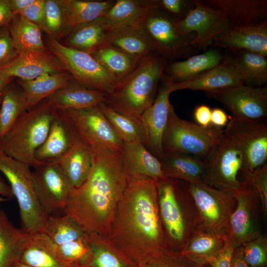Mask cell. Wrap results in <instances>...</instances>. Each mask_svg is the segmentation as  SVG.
I'll return each instance as SVG.
<instances>
[{"mask_svg": "<svg viewBox=\"0 0 267 267\" xmlns=\"http://www.w3.org/2000/svg\"><path fill=\"white\" fill-rule=\"evenodd\" d=\"M9 200L8 198L0 196V202H5Z\"/></svg>", "mask_w": 267, "mask_h": 267, "instance_id": "obj_61", "label": "cell"}, {"mask_svg": "<svg viewBox=\"0 0 267 267\" xmlns=\"http://www.w3.org/2000/svg\"><path fill=\"white\" fill-rule=\"evenodd\" d=\"M224 131L236 140L243 150L244 165L242 175L252 174L267 164V124L265 120L232 117Z\"/></svg>", "mask_w": 267, "mask_h": 267, "instance_id": "obj_15", "label": "cell"}, {"mask_svg": "<svg viewBox=\"0 0 267 267\" xmlns=\"http://www.w3.org/2000/svg\"><path fill=\"white\" fill-rule=\"evenodd\" d=\"M223 58L219 51L211 48L185 60L172 62L167 65L165 71L174 83L188 81L220 64Z\"/></svg>", "mask_w": 267, "mask_h": 267, "instance_id": "obj_31", "label": "cell"}, {"mask_svg": "<svg viewBox=\"0 0 267 267\" xmlns=\"http://www.w3.org/2000/svg\"><path fill=\"white\" fill-rule=\"evenodd\" d=\"M28 110V102L21 87L12 82L8 84L1 93L0 137Z\"/></svg>", "mask_w": 267, "mask_h": 267, "instance_id": "obj_39", "label": "cell"}, {"mask_svg": "<svg viewBox=\"0 0 267 267\" xmlns=\"http://www.w3.org/2000/svg\"><path fill=\"white\" fill-rule=\"evenodd\" d=\"M174 83L171 77L163 74L153 103L140 117L145 133L144 145L159 160L164 154L162 139L172 105L169 97Z\"/></svg>", "mask_w": 267, "mask_h": 267, "instance_id": "obj_18", "label": "cell"}, {"mask_svg": "<svg viewBox=\"0 0 267 267\" xmlns=\"http://www.w3.org/2000/svg\"><path fill=\"white\" fill-rule=\"evenodd\" d=\"M90 146V173L83 184L73 188L63 214L72 218L86 233L106 237L130 177L121 152Z\"/></svg>", "mask_w": 267, "mask_h": 267, "instance_id": "obj_2", "label": "cell"}, {"mask_svg": "<svg viewBox=\"0 0 267 267\" xmlns=\"http://www.w3.org/2000/svg\"><path fill=\"white\" fill-rule=\"evenodd\" d=\"M211 45L267 57V20L254 25L234 28L215 38Z\"/></svg>", "mask_w": 267, "mask_h": 267, "instance_id": "obj_21", "label": "cell"}, {"mask_svg": "<svg viewBox=\"0 0 267 267\" xmlns=\"http://www.w3.org/2000/svg\"><path fill=\"white\" fill-rule=\"evenodd\" d=\"M28 235L16 227L0 209V267H9L20 260Z\"/></svg>", "mask_w": 267, "mask_h": 267, "instance_id": "obj_36", "label": "cell"}, {"mask_svg": "<svg viewBox=\"0 0 267 267\" xmlns=\"http://www.w3.org/2000/svg\"><path fill=\"white\" fill-rule=\"evenodd\" d=\"M243 253L246 263L251 267H264L267 262V237L261 234L243 246Z\"/></svg>", "mask_w": 267, "mask_h": 267, "instance_id": "obj_46", "label": "cell"}, {"mask_svg": "<svg viewBox=\"0 0 267 267\" xmlns=\"http://www.w3.org/2000/svg\"><path fill=\"white\" fill-rule=\"evenodd\" d=\"M153 7L150 0H117L103 17L111 31L138 21Z\"/></svg>", "mask_w": 267, "mask_h": 267, "instance_id": "obj_40", "label": "cell"}, {"mask_svg": "<svg viewBox=\"0 0 267 267\" xmlns=\"http://www.w3.org/2000/svg\"><path fill=\"white\" fill-rule=\"evenodd\" d=\"M110 30L103 16L73 29L63 44L68 47L91 54L103 45Z\"/></svg>", "mask_w": 267, "mask_h": 267, "instance_id": "obj_34", "label": "cell"}, {"mask_svg": "<svg viewBox=\"0 0 267 267\" xmlns=\"http://www.w3.org/2000/svg\"><path fill=\"white\" fill-rule=\"evenodd\" d=\"M142 19L109 32L104 44L113 45L139 58L154 53V48L142 27Z\"/></svg>", "mask_w": 267, "mask_h": 267, "instance_id": "obj_27", "label": "cell"}, {"mask_svg": "<svg viewBox=\"0 0 267 267\" xmlns=\"http://www.w3.org/2000/svg\"><path fill=\"white\" fill-rule=\"evenodd\" d=\"M243 84V81L228 64L223 62L190 81L174 83L172 92L190 89L206 92L217 90Z\"/></svg>", "mask_w": 267, "mask_h": 267, "instance_id": "obj_28", "label": "cell"}, {"mask_svg": "<svg viewBox=\"0 0 267 267\" xmlns=\"http://www.w3.org/2000/svg\"><path fill=\"white\" fill-rule=\"evenodd\" d=\"M223 132L212 125L204 127L181 119L172 104L162 139L163 153L180 152L204 160Z\"/></svg>", "mask_w": 267, "mask_h": 267, "instance_id": "obj_8", "label": "cell"}, {"mask_svg": "<svg viewBox=\"0 0 267 267\" xmlns=\"http://www.w3.org/2000/svg\"><path fill=\"white\" fill-rule=\"evenodd\" d=\"M90 55L105 68L118 85L127 78L141 59L109 44L100 46Z\"/></svg>", "mask_w": 267, "mask_h": 267, "instance_id": "obj_37", "label": "cell"}, {"mask_svg": "<svg viewBox=\"0 0 267 267\" xmlns=\"http://www.w3.org/2000/svg\"><path fill=\"white\" fill-rule=\"evenodd\" d=\"M228 240V236L197 230L180 252L199 266H208L221 252Z\"/></svg>", "mask_w": 267, "mask_h": 267, "instance_id": "obj_32", "label": "cell"}, {"mask_svg": "<svg viewBox=\"0 0 267 267\" xmlns=\"http://www.w3.org/2000/svg\"><path fill=\"white\" fill-rule=\"evenodd\" d=\"M232 51L222 61L234 69L243 84L261 87L267 83V57L244 50Z\"/></svg>", "mask_w": 267, "mask_h": 267, "instance_id": "obj_30", "label": "cell"}, {"mask_svg": "<svg viewBox=\"0 0 267 267\" xmlns=\"http://www.w3.org/2000/svg\"><path fill=\"white\" fill-rule=\"evenodd\" d=\"M41 232L56 245L78 239L87 234L72 218L64 214L48 216Z\"/></svg>", "mask_w": 267, "mask_h": 267, "instance_id": "obj_42", "label": "cell"}, {"mask_svg": "<svg viewBox=\"0 0 267 267\" xmlns=\"http://www.w3.org/2000/svg\"><path fill=\"white\" fill-rule=\"evenodd\" d=\"M31 168L0 151V172L18 202L21 229L28 234L41 232L47 217L37 196Z\"/></svg>", "mask_w": 267, "mask_h": 267, "instance_id": "obj_7", "label": "cell"}, {"mask_svg": "<svg viewBox=\"0 0 267 267\" xmlns=\"http://www.w3.org/2000/svg\"><path fill=\"white\" fill-rule=\"evenodd\" d=\"M8 27L13 45L18 53L47 49L41 29L21 15H14Z\"/></svg>", "mask_w": 267, "mask_h": 267, "instance_id": "obj_38", "label": "cell"}, {"mask_svg": "<svg viewBox=\"0 0 267 267\" xmlns=\"http://www.w3.org/2000/svg\"><path fill=\"white\" fill-rule=\"evenodd\" d=\"M35 190L48 216L63 214L73 187L55 162L40 163L33 168Z\"/></svg>", "mask_w": 267, "mask_h": 267, "instance_id": "obj_16", "label": "cell"}, {"mask_svg": "<svg viewBox=\"0 0 267 267\" xmlns=\"http://www.w3.org/2000/svg\"><path fill=\"white\" fill-rule=\"evenodd\" d=\"M66 70L45 74L31 80H18L27 101L29 110L34 107L73 80Z\"/></svg>", "mask_w": 267, "mask_h": 267, "instance_id": "obj_35", "label": "cell"}, {"mask_svg": "<svg viewBox=\"0 0 267 267\" xmlns=\"http://www.w3.org/2000/svg\"><path fill=\"white\" fill-rule=\"evenodd\" d=\"M66 71L60 60L48 48L44 50L19 53L0 68V74L21 80H33L45 74Z\"/></svg>", "mask_w": 267, "mask_h": 267, "instance_id": "obj_19", "label": "cell"}, {"mask_svg": "<svg viewBox=\"0 0 267 267\" xmlns=\"http://www.w3.org/2000/svg\"><path fill=\"white\" fill-rule=\"evenodd\" d=\"M81 140L71 122L57 110L44 141L36 152V160L39 164L55 162Z\"/></svg>", "mask_w": 267, "mask_h": 267, "instance_id": "obj_20", "label": "cell"}, {"mask_svg": "<svg viewBox=\"0 0 267 267\" xmlns=\"http://www.w3.org/2000/svg\"><path fill=\"white\" fill-rule=\"evenodd\" d=\"M106 93L72 80L44 100L57 110L81 109L104 103Z\"/></svg>", "mask_w": 267, "mask_h": 267, "instance_id": "obj_26", "label": "cell"}, {"mask_svg": "<svg viewBox=\"0 0 267 267\" xmlns=\"http://www.w3.org/2000/svg\"><path fill=\"white\" fill-rule=\"evenodd\" d=\"M228 124V116L222 109L215 108L212 109L211 124L215 127L221 128Z\"/></svg>", "mask_w": 267, "mask_h": 267, "instance_id": "obj_55", "label": "cell"}, {"mask_svg": "<svg viewBox=\"0 0 267 267\" xmlns=\"http://www.w3.org/2000/svg\"><path fill=\"white\" fill-rule=\"evenodd\" d=\"M193 7L185 17L177 21V27L182 35L195 34L190 44L196 49L206 48L212 44L215 38L234 28L221 10L203 0H193Z\"/></svg>", "mask_w": 267, "mask_h": 267, "instance_id": "obj_12", "label": "cell"}, {"mask_svg": "<svg viewBox=\"0 0 267 267\" xmlns=\"http://www.w3.org/2000/svg\"><path fill=\"white\" fill-rule=\"evenodd\" d=\"M13 78L8 77L0 74V94H1L4 88L10 83L12 82Z\"/></svg>", "mask_w": 267, "mask_h": 267, "instance_id": "obj_59", "label": "cell"}, {"mask_svg": "<svg viewBox=\"0 0 267 267\" xmlns=\"http://www.w3.org/2000/svg\"><path fill=\"white\" fill-rule=\"evenodd\" d=\"M13 16L9 0H0V29L8 26Z\"/></svg>", "mask_w": 267, "mask_h": 267, "instance_id": "obj_54", "label": "cell"}, {"mask_svg": "<svg viewBox=\"0 0 267 267\" xmlns=\"http://www.w3.org/2000/svg\"><path fill=\"white\" fill-rule=\"evenodd\" d=\"M44 10L45 32L58 40L62 36L64 20L57 0H45Z\"/></svg>", "mask_w": 267, "mask_h": 267, "instance_id": "obj_45", "label": "cell"}, {"mask_svg": "<svg viewBox=\"0 0 267 267\" xmlns=\"http://www.w3.org/2000/svg\"><path fill=\"white\" fill-rule=\"evenodd\" d=\"M9 267H31L21 263L19 260L14 262Z\"/></svg>", "mask_w": 267, "mask_h": 267, "instance_id": "obj_60", "label": "cell"}, {"mask_svg": "<svg viewBox=\"0 0 267 267\" xmlns=\"http://www.w3.org/2000/svg\"><path fill=\"white\" fill-rule=\"evenodd\" d=\"M93 153L90 145L81 140L55 162L73 188L80 187L88 178L92 166Z\"/></svg>", "mask_w": 267, "mask_h": 267, "instance_id": "obj_29", "label": "cell"}, {"mask_svg": "<svg viewBox=\"0 0 267 267\" xmlns=\"http://www.w3.org/2000/svg\"><path fill=\"white\" fill-rule=\"evenodd\" d=\"M160 161L165 178L188 183L204 180L206 163L199 157L180 152H169L164 153Z\"/></svg>", "mask_w": 267, "mask_h": 267, "instance_id": "obj_24", "label": "cell"}, {"mask_svg": "<svg viewBox=\"0 0 267 267\" xmlns=\"http://www.w3.org/2000/svg\"><path fill=\"white\" fill-rule=\"evenodd\" d=\"M148 265L150 267H210L199 266L183 255L180 251L166 250Z\"/></svg>", "mask_w": 267, "mask_h": 267, "instance_id": "obj_48", "label": "cell"}, {"mask_svg": "<svg viewBox=\"0 0 267 267\" xmlns=\"http://www.w3.org/2000/svg\"><path fill=\"white\" fill-rule=\"evenodd\" d=\"M206 165L204 181L233 192L241 185L238 175L244 165L241 147L230 135L223 132L204 160Z\"/></svg>", "mask_w": 267, "mask_h": 267, "instance_id": "obj_11", "label": "cell"}, {"mask_svg": "<svg viewBox=\"0 0 267 267\" xmlns=\"http://www.w3.org/2000/svg\"><path fill=\"white\" fill-rule=\"evenodd\" d=\"M19 261L31 267H66L57 257L55 244L42 232L29 234Z\"/></svg>", "mask_w": 267, "mask_h": 267, "instance_id": "obj_33", "label": "cell"}, {"mask_svg": "<svg viewBox=\"0 0 267 267\" xmlns=\"http://www.w3.org/2000/svg\"><path fill=\"white\" fill-rule=\"evenodd\" d=\"M203 1L221 10L234 28L254 25L267 20V0H207Z\"/></svg>", "mask_w": 267, "mask_h": 267, "instance_id": "obj_22", "label": "cell"}, {"mask_svg": "<svg viewBox=\"0 0 267 267\" xmlns=\"http://www.w3.org/2000/svg\"><path fill=\"white\" fill-rule=\"evenodd\" d=\"M242 176L243 180L248 182L257 193L265 218L267 214V164L252 174Z\"/></svg>", "mask_w": 267, "mask_h": 267, "instance_id": "obj_47", "label": "cell"}, {"mask_svg": "<svg viewBox=\"0 0 267 267\" xmlns=\"http://www.w3.org/2000/svg\"><path fill=\"white\" fill-rule=\"evenodd\" d=\"M241 182L240 187L233 192L236 203L229 223L228 239L234 248L261 235L259 197L248 182Z\"/></svg>", "mask_w": 267, "mask_h": 267, "instance_id": "obj_13", "label": "cell"}, {"mask_svg": "<svg viewBox=\"0 0 267 267\" xmlns=\"http://www.w3.org/2000/svg\"><path fill=\"white\" fill-rule=\"evenodd\" d=\"M89 234L92 259L89 267H134V265L115 248L105 237Z\"/></svg>", "mask_w": 267, "mask_h": 267, "instance_id": "obj_43", "label": "cell"}, {"mask_svg": "<svg viewBox=\"0 0 267 267\" xmlns=\"http://www.w3.org/2000/svg\"><path fill=\"white\" fill-rule=\"evenodd\" d=\"M55 249L58 258L66 267H89L92 254L88 233L78 239L55 245Z\"/></svg>", "mask_w": 267, "mask_h": 267, "instance_id": "obj_44", "label": "cell"}, {"mask_svg": "<svg viewBox=\"0 0 267 267\" xmlns=\"http://www.w3.org/2000/svg\"><path fill=\"white\" fill-rule=\"evenodd\" d=\"M212 109L208 106L201 104L194 109L193 116L196 124L202 127L210 126Z\"/></svg>", "mask_w": 267, "mask_h": 267, "instance_id": "obj_53", "label": "cell"}, {"mask_svg": "<svg viewBox=\"0 0 267 267\" xmlns=\"http://www.w3.org/2000/svg\"><path fill=\"white\" fill-rule=\"evenodd\" d=\"M167 60L157 54L141 59L127 78L107 94L104 104L114 110L140 118L153 103Z\"/></svg>", "mask_w": 267, "mask_h": 267, "instance_id": "obj_3", "label": "cell"}, {"mask_svg": "<svg viewBox=\"0 0 267 267\" xmlns=\"http://www.w3.org/2000/svg\"><path fill=\"white\" fill-rule=\"evenodd\" d=\"M35 1V0H9L13 15L18 14Z\"/></svg>", "mask_w": 267, "mask_h": 267, "instance_id": "obj_57", "label": "cell"}, {"mask_svg": "<svg viewBox=\"0 0 267 267\" xmlns=\"http://www.w3.org/2000/svg\"><path fill=\"white\" fill-rule=\"evenodd\" d=\"M230 267H251L245 260L242 246L234 249Z\"/></svg>", "mask_w": 267, "mask_h": 267, "instance_id": "obj_56", "label": "cell"}, {"mask_svg": "<svg viewBox=\"0 0 267 267\" xmlns=\"http://www.w3.org/2000/svg\"><path fill=\"white\" fill-rule=\"evenodd\" d=\"M234 248L228 240L219 255L210 264V267H230Z\"/></svg>", "mask_w": 267, "mask_h": 267, "instance_id": "obj_52", "label": "cell"}, {"mask_svg": "<svg viewBox=\"0 0 267 267\" xmlns=\"http://www.w3.org/2000/svg\"><path fill=\"white\" fill-rule=\"evenodd\" d=\"M14 47L8 26L0 29V68L5 65L18 54Z\"/></svg>", "mask_w": 267, "mask_h": 267, "instance_id": "obj_50", "label": "cell"}, {"mask_svg": "<svg viewBox=\"0 0 267 267\" xmlns=\"http://www.w3.org/2000/svg\"><path fill=\"white\" fill-rule=\"evenodd\" d=\"M106 239L134 265H149L168 249L157 182L130 177Z\"/></svg>", "mask_w": 267, "mask_h": 267, "instance_id": "obj_1", "label": "cell"}, {"mask_svg": "<svg viewBox=\"0 0 267 267\" xmlns=\"http://www.w3.org/2000/svg\"><path fill=\"white\" fill-rule=\"evenodd\" d=\"M187 184L196 209L197 230L228 236L236 203L233 192L204 181Z\"/></svg>", "mask_w": 267, "mask_h": 267, "instance_id": "obj_6", "label": "cell"}, {"mask_svg": "<svg viewBox=\"0 0 267 267\" xmlns=\"http://www.w3.org/2000/svg\"><path fill=\"white\" fill-rule=\"evenodd\" d=\"M61 111L77 131L81 139L113 152H121L123 142L99 105Z\"/></svg>", "mask_w": 267, "mask_h": 267, "instance_id": "obj_14", "label": "cell"}, {"mask_svg": "<svg viewBox=\"0 0 267 267\" xmlns=\"http://www.w3.org/2000/svg\"><path fill=\"white\" fill-rule=\"evenodd\" d=\"M222 103L232 117L250 120H265L267 116V87L241 84L205 92Z\"/></svg>", "mask_w": 267, "mask_h": 267, "instance_id": "obj_17", "label": "cell"}, {"mask_svg": "<svg viewBox=\"0 0 267 267\" xmlns=\"http://www.w3.org/2000/svg\"><path fill=\"white\" fill-rule=\"evenodd\" d=\"M57 110L44 100L28 110L0 137V151L32 168L37 150L44 141Z\"/></svg>", "mask_w": 267, "mask_h": 267, "instance_id": "obj_5", "label": "cell"}, {"mask_svg": "<svg viewBox=\"0 0 267 267\" xmlns=\"http://www.w3.org/2000/svg\"><path fill=\"white\" fill-rule=\"evenodd\" d=\"M99 106L123 143L145 144V133L140 118L119 112L104 103Z\"/></svg>", "mask_w": 267, "mask_h": 267, "instance_id": "obj_41", "label": "cell"}, {"mask_svg": "<svg viewBox=\"0 0 267 267\" xmlns=\"http://www.w3.org/2000/svg\"><path fill=\"white\" fill-rule=\"evenodd\" d=\"M121 153L129 177H147L156 181L165 178L160 160L144 144L139 142L123 143Z\"/></svg>", "mask_w": 267, "mask_h": 267, "instance_id": "obj_23", "label": "cell"}, {"mask_svg": "<svg viewBox=\"0 0 267 267\" xmlns=\"http://www.w3.org/2000/svg\"><path fill=\"white\" fill-rule=\"evenodd\" d=\"M177 21L172 15L154 7L146 12L141 21L155 52L167 61L188 58L196 49L190 44L195 34H181Z\"/></svg>", "mask_w": 267, "mask_h": 267, "instance_id": "obj_9", "label": "cell"}, {"mask_svg": "<svg viewBox=\"0 0 267 267\" xmlns=\"http://www.w3.org/2000/svg\"><path fill=\"white\" fill-rule=\"evenodd\" d=\"M134 267H150L147 265H136Z\"/></svg>", "mask_w": 267, "mask_h": 267, "instance_id": "obj_62", "label": "cell"}, {"mask_svg": "<svg viewBox=\"0 0 267 267\" xmlns=\"http://www.w3.org/2000/svg\"><path fill=\"white\" fill-rule=\"evenodd\" d=\"M0 195L10 199L14 197L10 185L7 184L0 176Z\"/></svg>", "mask_w": 267, "mask_h": 267, "instance_id": "obj_58", "label": "cell"}, {"mask_svg": "<svg viewBox=\"0 0 267 267\" xmlns=\"http://www.w3.org/2000/svg\"><path fill=\"white\" fill-rule=\"evenodd\" d=\"M155 8L160 9L178 21L193 7V1L185 0H150Z\"/></svg>", "mask_w": 267, "mask_h": 267, "instance_id": "obj_49", "label": "cell"}, {"mask_svg": "<svg viewBox=\"0 0 267 267\" xmlns=\"http://www.w3.org/2000/svg\"><path fill=\"white\" fill-rule=\"evenodd\" d=\"M64 20L62 37L73 29L103 16L115 2L114 0H57Z\"/></svg>", "mask_w": 267, "mask_h": 267, "instance_id": "obj_25", "label": "cell"}, {"mask_svg": "<svg viewBox=\"0 0 267 267\" xmlns=\"http://www.w3.org/2000/svg\"><path fill=\"white\" fill-rule=\"evenodd\" d=\"M157 182L160 219L169 248L180 251L197 230L196 212L187 182L164 178Z\"/></svg>", "mask_w": 267, "mask_h": 267, "instance_id": "obj_4", "label": "cell"}, {"mask_svg": "<svg viewBox=\"0 0 267 267\" xmlns=\"http://www.w3.org/2000/svg\"><path fill=\"white\" fill-rule=\"evenodd\" d=\"M46 44L73 80L80 84L107 94L118 85L105 68L90 54L68 47L49 35H46Z\"/></svg>", "mask_w": 267, "mask_h": 267, "instance_id": "obj_10", "label": "cell"}, {"mask_svg": "<svg viewBox=\"0 0 267 267\" xmlns=\"http://www.w3.org/2000/svg\"><path fill=\"white\" fill-rule=\"evenodd\" d=\"M1 100V94H0V105Z\"/></svg>", "mask_w": 267, "mask_h": 267, "instance_id": "obj_63", "label": "cell"}, {"mask_svg": "<svg viewBox=\"0 0 267 267\" xmlns=\"http://www.w3.org/2000/svg\"><path fill=\"white\" fill-rule=\"evenodd\" d=\"M45 0H35V1L20 12L18 14L29 22L39 27L45 32L44 21Z\"/></svg>", "mask_w": 267, "mask_h": 267, "instance_id": "obj_51", "label": "cell"}]
</instances>
